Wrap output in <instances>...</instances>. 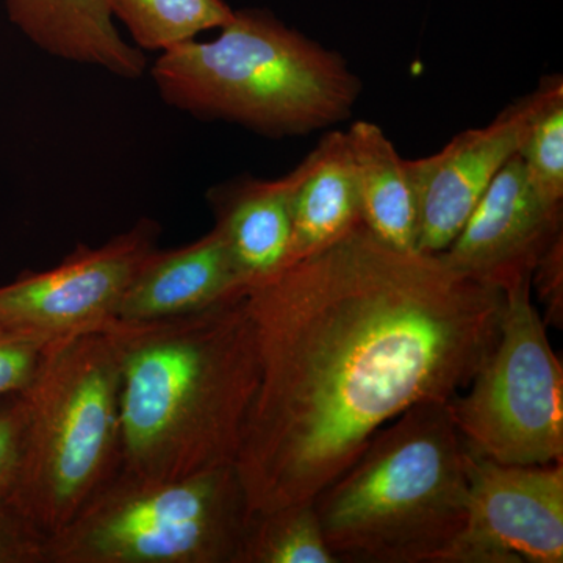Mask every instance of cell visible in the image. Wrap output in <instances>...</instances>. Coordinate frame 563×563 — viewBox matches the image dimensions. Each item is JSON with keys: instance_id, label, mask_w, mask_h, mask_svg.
I'll list each match as a JSON object with an SVG mask.
<instances>
[{"instance_id": "1", "label": "cell", "mask_w": 563, "mask_h": 563, "mask_svg": "<svg viewBox=\"0 0 563 563\" xmlns=\"http://www.w3.org/2000/svg\"><path fill=\"white\" fill-rule=\"evenodd\" d=\"M504 291L358 224L244 291L258 385L235 468L250 515L313 501L387 422L468 387Z\"/></svg>"}, {"instance_id": "2", "label": "cell", "mask_w": 563, "mask_h": 563, "mask_svg": "<svg viewBox=\"0 0 563 563\" xmlns=\"http://www.w3.org/2000/svg\"><path fill=\"white\" fill-rule=\"evenodd\" d=\"M244 291L203 312L110 325L121 358V472L174 481L235 465L258 385Z\"/></svg>"}, {"instance_id": "3", "label": "cell", "mask_w": 563, "mask_h": 563, "mask_svg": "<svg viewBox=\"0 0 563 563\" xmlns=\"http://www.w3.org/2000/svg\"><path fill=\"white\" fill-rule=\"evenodd\" d=\"M446 402L399 415L313 499L339 562L442 563L468 507L470 451Z\"/></svg>"}, {"instance_id": "4", "label": "cell", "mask_w": 563, "mask_h": 563, "mask_svg": "<svg viewBox=\"0 0 563 563\" xmlns=\"http://www.w3.org/2000/svg\"><path fill=\"white\" fill-rule=\"evenodd\" d=\"M151 74L169 107L268 136L346 120L361 95L343 57L261 10L233 11L214 40L161 52Z\"/></svg>"}, {"instance_id": "5", "label": "cell", "mask_w": 563, "mask_h": 563, "mask_svg": "<svg viewBox=\"0 0 563 563\" xmlns=\"http://www.w3.org/2000/svg\"><path fill=\"white\" fill-rule=\"evenodd\" d=\"M120 388L109 325L47 344L18 393L24 429L10 499L49 540L120 473Z\"/></svg>"}, {"instance_id": "6", "label": "cell", "mask_w": 563, "mask_h": 563, "mask_svg": "<svg viewBox=\"0 0 563 563\" xmlns=\"http://www.w3.org/2000/svg\"><path fill=\"white\" fill-rule=\"evenodd\" d=\"M235 465L174 481L121 472L49 540V563H239L250 526Z\"/></svg>"}, {"instance_id": "7", "label": "cell", "mask_w": 563, "mask_h": 563, "mask_svg": "<svg viewBox=\"0 0 563 563\" xmlns=\"http://www.w3.org/2000/svg\"><path fill=\"white\" fill-rule=\"evenodd\" d=\"M531 279L504 290L495 347L448 410L473 453L506 465L563 463V366Z\"/></svg>"}, {"instance_id": "8", "label": "cell", "mask_w": 563, "mask_h": 563, "mask_svg": "<svg viewBox=\"0 0 563 563\" xmlns=\"http://www.w3.org/2000/svg\"><path fill=\"white\" fill-rule=\"evenodd\" d=\"M158 236L161 225L143 218L101 246L79 244L54 268L25 272L0 285V324L43 347L103 331L117 321Z\"/></svg>"}, {"instance_id": "9", "label": "cell", "mask_w": 563, "mask_h": 563, "mask_svg": "<svg viewBox=\"0 0 563 563\" xmlns=\"http://www.w3.org/2000/svg\"><path fill=\"white\" fill-rule=\"evenodd\" d=\"M468 454V507L442 563H562L563 463L506 465Z\"/></svg>"}, {"instance_id": "10", "label": "cell", "mask_w": 563, "mask_h": 563, "mask_svg": "<svg viewBox=\"0 0 563 563\" xmlns=\"http://www.w3.org/2000/svg\"><path fill=\"white\" fill-rule=\"evenodd\" d=\"M562 210L537 195L523 162L514 155L439 257L454 272L504 291L531 279L537 263L563 233Z\"/></svg>"}, {"instance_id": "11", "label": "cell", "mask_w": 563, "mask_h": 563, "mask_svg": "<svg viewBox=\"0 0 563 563\" xmlns=\"http://www.w3.org/2000/svg\"><path fill=\"white\" fill-rule=\"evenodd\" d=\"M531 95L507 107L490 124L454 136L442 151L407 161L417 198V251L439 255L448 250L496 174L518 154Z\"/></svg>"}, {"instance_id": "12", "label": "cell", "mask_w": 563, "mask_h": 563, "mask_svg": "<svg viewBox=\"0 0 563 563\" xmlns=\"http://www.w3.org/2000/svg\"><path fill=\"white\" fill-rule=\"evenodd\" d=\"M220 233L152 252L125 292L117 321L166 320L203 312L246 290Z\"/></svg>"}, {"instance_id": "13", "label": "cell", "mask_w": 563, "mask_h": 563, "mask_svg": "<svg viewBox=\"0 0 563 563\" xmlns=\"http://www.w3.org/2000/svg\"><path fill=\"white\" fill-rule=\"evenodd\" d=\"M296 184L295 168L279 179H240L209 192L213 229L231 252L246 287L288 265Z\"/></svg>"}, {"instance_id": "14", "label": "cell", "mask_w": 563, "mask_h": 563, "mask_svg": "<svg viewBox=\"0 0 563 563\" xmlns=\"http://www.w3.org/2000/svg\"><path fill=\"white\" fill-rule=\"evenodd\" d=\"M3 2L14 27L52 57L128 80L140 79L146 70V55L122 38L106 0Z\"/></svg>"}, {"instance_id": "15", "label": "cell", "mask_w": 563, "mask_h": 563, "mask_svg": "<svg viewBox=\"0 0 563 563\" xmlns=\"http://www.w3.org/2000/svg\"><path fill=\"white\" fill-rule=\"evenodd\" d=\"M296 169L288 265L332 246L362 224L346 133H325Z\"/></svg>"}, {"instance_id": "16", "label": "cell", "mask_w": 563, "mask_h": 563, "mask_svg": "<svg viewBox=\"0 0 563 563\" xmlns=\"http://www.w3.org/2000/svg\"><path fill=\"white\" fill-rule=\"evenodd\" d=\"M344 133L363 225L395 250L417 251V198L407 161L374 122H354Z\"/></svg>"}, {"instance_id": "17", "label": "cell", "mask_w": 563, "mask_h": 563, "mask_svg": "<svg viewBox=\"0 0 563 563\" xmlns=\"http://www.w3.org/2000/svg\"><path fill=\"white\" fill-rule=\"evenodd\" d=\"M140 51L165 52L232 20L224 0H106Z\"/></svg>"}, {"instance_id": "18", "label": "cell", "mask_w": 563, "mask_h": 563, "mask_svg": "<svg viewBox=\"0 0 563 563\" xmlns=\"http://www.w3.org/2000/svg\"><path fill=\"white\" fill-rule=\"evenodd\" d=\"M313 501L251 515L239 563H336Z\"/></svg>"}, {"instance_id": "19", "label": "cell", "mask_w": 563, "mask_h": 563, "mask_svg": "<svg viewBox=\"0 0 563 563\" xmlns=\"http://www.w3.org/2000/svg\"><path fill=\"white\" fill-rule=\"evenodd\" d=\"M526 177L537 195L563 207V84L543 81L531 95V111L518 147Z\"/></svg>"}, {"instance_id": "20", "label": "cell", "mask_w": 563, "mask_h": 563, "mask_svg": "<svg viewBox=\"0 0 563 563\" xmlns=\"http://www.w3.org/2000/svg\"><path fill=\"white\" fill-rule=\"evenodd\" d=\"M0 563H49V537L0 496Z\"/></svg>"}, {"instance_id": "21", "label": "cell", "mask_w": 563, "mask_h": 563, "mask_svg": "<svg viewBox=\"0 0 563 563\" xmlns=\"http://www.w3.org/2000/svg\"><path fill=\"white\" fill-rule=\"evenodd\" d=\"M44 347L0 324V401L31 383Z\"/></svg>"}, {"instance_id": "22", "label": "cell", "mask_w": 563, "mask_h": 563, "mask_svg": "<svg viewBox=\"0 0 563 563\" xmlns=\"http://www.w3.org/2000/svg\"><path fill=\"white\" fill-rule=\"evenodd\" d=\"M531 285L543 303L544 324L563 329V233L537 263Z\"/></svg>"}, {"instance_id": "23", "label": "cell", "mask_w": 563, "mask_h": 563, "mask_svg": "<svg viewBox=\"0 0 563 563\" xmlns=\"http://www.w3.org/2000/svg\"><path fill=\"white\" fill-rule=\"evenodd\" d=\"M24 407L20 395L0 401V496L10 498L20 465Z\"/></svg>"}]
</instances>
